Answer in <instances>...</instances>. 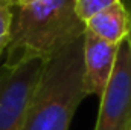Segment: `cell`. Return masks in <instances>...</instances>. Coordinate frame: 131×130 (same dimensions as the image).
<instances>
[{
  "instance_id": "obj_1",
  "label": "cell",
  "mask_w": 131,
  "mask_h": 130,
  "mask_svg": "<svg viewBox=\"0 0 131 130\" xmlns=\"http://www.w3.org/2000/svg\"><path fill=\"white\" fill-rule=\"evenodd\" d=\"M85 34L75 0H29L14 5L11 38L5 64L17 66L40 58L52 60Z\"/></svg>"
},
{
  "instance_id": "obj_2",
  "label": "cell",
  "mask_w": 131,
  "mask_h": 130,
  "mask_svg": "<svg viewBox=\"0 0 131 130\" xmlns=\"http://www.w3.org/2000/svg\"><path fill=\"white\" fill-rule=\"evenodd\" d=\"M82 46L84 37L44 64L20 130H69L78 106L87 98Z\"/></svg>"
},
{
  "instance_id": "obj_3",
  "label": "cell",
  "mask_w": 131,
  "mask_h": 130,
  "mask_svg": "<svg viewBox=\"0 0 131 130\" xmlns=\"http://www.w3.org/2000/svg\"><path fill=\"white\" fill-rule=\"evenodd\" d=\"M47 61L34 58L17 66L0 64V130H20L28 104Z\"/></svg>"
},
{
  "instance_id": "obj_4",
  "label": "cell",
  "mask_w": 131,
  "mask_h": 130,
  "mask_svg": "<svg viewBox=\"0 0 131 130\" xmlns=\"http://www.w3.org/2000/svg\"><path fill=\"white\" fill-rule=\"evenodd\" d=\"M95 130H131V44H119L113 75L101 95Z\"/></svg>"
},
{
  "instance_id": "obj_5",
  "label": "cell",
  "mask_w": 131,
  "mask_h": 130,
  "mask_svg": "<svg viewBox=\"0 0 131 130\" xmlns=\"http://www.w3.org/2000/svg\"><path fill=\"white\" fill-rule=\"evenodd\" d=\"M119 44L108 43L85 31L82 46V83L89 95L101 98L116 64Z\"/></svg>"
},
{
  "instance_id": "obj_6",
  "label": "cell",
  "mask_w": 131,
  "mask_h": 130,
  "mask_svg": "<svg viewBox=\"0 0 131 130\" xmlns=\"http://www.w3.org/2000/svg\"><path fill=\"white\" fill-rule=\"evenodd\" d=\"M85 31L95 34L96 37L113 43L121 44L128 38L131 32V11L122 2L105 8L104 11L93 15L85 22Z\"/></svg>"
},
{
  "instance_id": "obj_7",
  "label": "cell",
  "mask_w": 131,
  "mask_h": 130,
  "mask_svg": "<svg viewBox=\"0 0 131 130\" xmlns=\"http://www.w3.org/2000/svg\"><path fill=\"white\" fill-rule=\"evenodd\" d=\"M14 5L6 0H0V57L6 51L9 38H11V28L14 18Z\"/></svg>"
},
{
  "instance_id": "obj_8",
  "label": "cell",
  "mask_w": 131,
  "mask_h": 130,
  "mask_svg": "<svg viewBox=\"0 0 131 130\" xmlns=\"http://www.w3.org/2000/svg\"><path fill=\"white\" fill-rule=\"evenodd\" d=\"M119 0H75V11L78 17L85 23L93 15L104 11L105 8L114 5Z\"/></svg>"
},
{
  "instance_id": "obj_9",
  "label": "cell",
  "mask_w": 131,
  "mask_h": 130,
  "mask_svg": "<svg viewBox=\"0 0 131 130\" xmlns=\"http://www.w3.org/2000/svg\"><path fill=\"white\" fill-rule=\"evenodd\" d=\"M128 8H130V11H131V3H130V6H128ZM128 41H130V44H131V32H130V35H128Z\"/></svg>"
},
{
  "instance_id": "obj_10",
  "label": "cell",
  "mask_w": 131,
  "mask_h": 130,
  "mask_svg": "<svg viewBox=\"0 0 131 130\" xmlns=\"http://www.w3.org/2000/svg\"><path fill=\"white\" fill-rule=\"evenodd\" d=\"M122 2H124V3H125L127 6H130V3H131V0H122Z\"/></svg>"
},
{
  "instance_id": "obj_11",
  "label": "cell",
  "mask_w": 131,
  "mask_h": 130,
  "mask_svg": "<svg viewBox=\"0 0 131 130\" xmlns=\"http://www.w3.org/2000/svg\"><path fill=\"white\" fill-rule=\"evenodd\" d=\"M6 2H11V3H18V0H6Z\"/></svg>"
},
{
  "instance_id": "obj_12",
  "label": "cell",
  "mask_w": 131,
  "mask_h": 130,
  "mask_svg": "<svg viewBox=\"0 0 131 130\" xmlns=\"http://www.w3.org/2000/svg\"><path fill=\"white\" fill-rule=\"evenodd\" d=\"M18 2H29V0H18Z\"/></svg>"
}]
</instances>
